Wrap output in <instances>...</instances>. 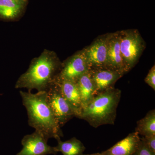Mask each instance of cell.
I'll use <instances>...</instances> for the list:
<instances>
[{
	"mask_svg": "<svg viewBox=\"0 0 155 155\" xmlns=\"http://www.w3.org/2000/svg\"><path fill=\"white\" fill-rule=\"evenodd\" d=\"M22 104L27 111L28 125L47 140H58L64 136L61 126L48 101L47 91H19Z\"/></svg>",
	"mask_w": 155,
	"mask_h": 155,
	"instance_id": "cell-1",
	"label": "cell"
},
{
	"mask_svg": "<svg viewBox=\"0 0 155 155\" xmlns=\"http://www.w3.org/2000/svg\"><path fill=\"white\" fill-rule=\"evenodd\" d=\"M61 66L62 63L56 53L45 49L33 59L27 71L18 78L15 88L47 91L54 83Z\"/></svg>",
	"mask_w": 155,
	"mask_h": 155,
	"instance_id": "cell-2",
	"label": "cell"
},
{
	"mask_svg": "<svg viewBox=\"0 0 155 155\" xmlns=\"http://www.w3.org/2000/svg\"><path fill=\"white\" fill-rule=\"evenodd\" d=\"M121 97V91L115 87L100 92L82 108L78 118L85 120L95 128L114 125Z\"/></svg>",
	"mask_w": 155,
	"mask_h": 155,
	"instance_id": "cell-3",
	"label": "cell"
},
{
	"mask_svg": "<svg viewBox=\"0 0 155 155\" xmlns=\"http://www.w3.org/2000/svg\"><path fill=\"white\" fill-rule=\"evenodd\" d=\"M120 48L126 72L135 66L145 48V43L136 29L119 31Z\"/></svg>",
	"mask_w": 155,
	"mask_h": 155,
	"instance_id": "cell-4",
	"label": "cell"
},
{
	"mask_svg": "<svg viewBox=\"0 0 155 155\" xmlns=\"http://www.w3.org/2000/svg\"><path fill=\"white\" fill-rule=\"evenodd\" d=\"M47 92L50 105L61 127L72 118L76 117L75 111L63 96L56 81Z\"/></svg>",
	"mask_w": 155,
	"mask_h": 155,
	"instance_id": "cell-5",
	"label": "cell"
},
{
	"mask_svg": "<svg viewBox=\"0 0 155 155\" xmlns=\"http://www.w3.org/2000/svg\"><path fill=\"white\" fill-rule=\"evenodd\" d=\"M90 69L86 57L81 51L62 63L61 71L57 78L76 82L81 75Z\"/></svg>",
	"mask_w": 155,
	"mask_h": 155,
	"instance_id": "cell-6",
	"label": "cell"
},
{
	"mask_svg": "<svg viewBox=\"0 0 155 155\" xmlns=\"http://www.w3.org/2000/svg\"><path fill=\"white\" fill-rule=\"evenodd\" d=\"M48 140L41 132L35 130L24 136L21 140L22 149L16 155H56L54 147L48 144Z\"/></svg>",
	"mask_w": 155,
	"mask_h": 155,
	"instance_id": "cell-7",
	"label": "cell"
},
{
	"mask_svg": "<svg viewBox=\"0 0 155 155\" xmlns=\"http://www.w3.org/2000/svg\"><path fill=\"white\" fill-rule=\"evenodd\" d=\"M82 51L90 69L106 68L107 35L98 38L90 45Z\"/></svg>",
	"mask_w": 155,
	"mask_h": 155,
	"instance_id": "cell-8",
	"label": "cell"
},
{
	"mask_svg": "<svg viewBox=\"0 0 155 155\" xmlns=\"http://www.w3.org/2000/svg\"><path fill=\"white\" fill-rule=\"evenodd\" d=\"M107 58L106 68L125 74V70L120 48L119 31L107 35Z\"/></svg>",
	"mask_w": 155,
	"mask_h": 155,
	"instance_id": "cell-9",
	"label": "cell"
},
{
	"mask_svg": "<svg viewBox=\"0 0 155 155\" xmlns=\"http://www.w3.org/2000/svg\"><path fill=\"white\" fill-rule=\"evenodd\" d=\"M90 72L94 84L96 95L114 87L116 81L125 74L119 71L106 68L90 69Z\"/></svg>",
	"mask_w": 155,
	"mask_h": 155,
	"instance_id": "cell-10",
	"label": "cell"
},
{
	"mask_svg": "<svg viewBox=\"0 0 155 155\" xmlns=\"http://www.w3.org/2000/svg\"><path fill=\"white\" fill-rule=\"evenodd\" d=\"M61 93L76 114V118L80 115L82 109V104L79 90L76 82L66 79L56 78Z\"/></svg>",
	"mask_w": 155,
	"mask_h": 155,
	"instance_id": "cell-11",
	"label": "cell"
},
{
	"mask_svg": "<svg viewBox=\"0 0 155 155\" xmlns=\"http://www.w3.org/2000/svg\"><path fill=\"white\" fill-rule=\"evenodd\" d=\"M140 142V135L135 131L100 154L101 155H132L137 150Z\"/></svg>",
	"mask_w": 155,
	"mask_h": 155,
	"instance_id": "cell-12",
	"label": "cell"
},
{
	"mask_svg": "<svg viewBox=\"0 0 155 155\" xmlns=\"http://www.w3.org/2000/svg\"><path fill=\"white\" fill-rule=\"evenodd\" d=\"M28 2L27 0H0V19L18 20L25 13Z\"/></svg>",
	"mask_w": 155,
	"mask_h": 155,
	"instance_id": "cell-13",
	"label": "cell"
},
{
	"mask_svg": "<svg viewBox=\"0 0 155 155\" xmlns=\"http://www.w3.org/2000/svg\"><path fill=\"white\" fill-rule=\"evenodd\" d=\"M76 82L80 93L82 108L96 95L95 88L90 70L81 75Z\"/></svg>",
	"mask_w": 155,
	"mask_h": 155,
	"instance_id": "cell-14",
	"label": "cell"
},
{
	"mask_svg": "<svg viewBox=\"0 0 155 155\" xmlns=\"http://www.w3.org/2000/svg\"><path fill=\"white\" fill-rule=\"evenodd\" d=\"M57 140L58 143L54 147L55 150L63 155H82L86 149L83 143L75 137L65 141H62L61 139Z\"/></svg>",
	"mask_w": 155,
	"mask_h": 155,
	"instance_id": "cell-15",
	"label": "cell"
},
{
	"mask_svg": "<svg viewBox=\"0 0 155 155\" xmlns=\"http://www.w3.org/2000/svg\"><path fill=\"white\" fill-rule=\"evenodd\" d=\"M135 131L142 137L155 135V110H150L137 122Z\"/></svg>",
	"mask_w": 155,
	"mask_h": 155,
	"instance_id": "cell-16",
	"label": "cell"
},
{
	"mask_svg": "<svg viewBox=\"0 0 155 155\" xmlns=\"http://www.w3.org/2000/svg\"><path fill=\"white\" fill-rule=\"evenodd\" d=\"M140 139L151 151L155 153V135L142 137Z\"/></svg>",
	"mask_w": 155,
	"mask_h": 155,
	"instance_id": "cell-17",
	"label": "cell"
},
{
	"mask_svg": "<svg viewBox=\"0 0 155 155\" xmlns=\"http://www.w3.org/2000/svg\"><path fill=\"white\" fill-rule=\"evenodd\" d=\"M145 82L149 86L155 90V66H153L149 71L148 73L145 78Z\"/></svg>",
	"mask_w": 155,
	"mask_h": 155,
	"instance_id": "cell-18",
	"label": "cell"
},
{
	"mask_svg": "<svg viewBox=\"0 0 155 155\" xmlns=\"http://www.w3.org/2000/svg\"><path fill=\"white\" fill-rule=\"evenodd\" d=\"M132 155H155V153L151 151L140 139L138 147Z\"/></svg>",
	"mask_w": 155,
	"mask_h": 155,
	"instance_id": "cell-19",
	"label": "cell"
},
{
	"mask_svg": "<svg viewBox=\"0 0 155 155\" xmlns=\"http://www.w3.org/2000/svg\"><path fill=\"white\" fill-rule=\"evenodd\" d=\"M82 155H101V154L100 153H97L91 154H82Z\"/></svg>",
	"mask_w": 155,
	"mask_h": 155,
	"instance_id": "cell-20",
	"label": "cell"
},
{
	"mask_svg": "<svg viewBox=\"0 0 155 155\" xmlns=\"http://www.w3.org/2000/svg\"><path fill=\"white\" fill-rule=\"evenodd\" d=\"M27 1H29V0H27Z\"/></svg>",
	"mask_w": 155,
	"mask_h": 155,
	"instance_id": "cell-21",
	"label": "cell"
}]
</instances>
